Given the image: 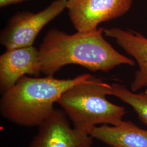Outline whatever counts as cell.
<instances>
[{"mask_svg": "<svg viewBox=\"0 0 147 147\" xmlns=\"http://www.w3.org/2000/svg\"><path fill=\"white\" fill-rule=\"evenodd\" d=\"M89 135L110 147H147V130L130 121H122L116 125L95 126Z\"/></svg>", "mask_w": 147, "mask_h": 147, "instance_id": "9", "label": "cell"}, {"mask_svg": "<svg viewBox=\"0 0 147 147\" xmlns=\"http://www.w3.org/2000/svg\"><path fill=\"white\" fill-rule=\"evenodd\" d=\"M146 93H147V88H146V91H145Z\"/></svg>", "mask_w": 147, "mask_h": 147, "instance_id": "12", "label": "cell"}, {"mask_svg": "<svg viewBox=\"0 0 147 147\" xmlns=\"http://www.w3.org/2000/svg\"><path fill=\"white\" fill-rule=\"evenodd\" d=\"M104 30L73 34L56 28L49 30L38 49L41 73L53 76L68 64L106 73L123 64L134 65L132 59L118 53L105 40Z\"/></svg>", "mask_w": 147, "mask_h": 147, "instance_id": "1", "label": "cell"}, {"mask_svg": "<svg viewBox=\"0 0 147 147\" xmlns=\"http://www.w3.org/2000/svg\"><path fill=\"white\" fill-rule=\"evenodd\" d=\"M111 95H114L130 105L141 121L147 125V93H136L119 84H111Z\"/></svg>", "mask_w": 147, "mask_h": 147, "instance_id": "10", "label": "cell"}, {"mask_svg": "<svg viewBox=\"0 0 147 147\" xmlns=\"http://www.w3.org/2000/svg\"><path fill=\"white\" fill-rule=\"evenodd\" d=\"M133 0H68L66 9L77 32L97 30L101 22L110 21L129 11Z\"/></svg>", "mask_w": 147, "mask_h": 147, "instance_id": "5", "label": "cell"}, {"mask_svg": "<svg viewBox=\"0 0 147 147\" xmlns=\"http://www.w3.org/2000/svg\"><path fill=\"white\" fill-rule=\"evenodd\" d=\"M67 1L55 0L37 13L28 11L17 12L1 32V44L6 50L32 46L42 28L66 9Z\"/></svg>", "mask_w": 147, "mask_h": 147, "instance_id": "4", "label": "cell"}, {"mask_svg": "<svg viewBox=\"0 0 147 147\" xmlns=\"http://www.w3.org/2000/svg\"><path fill=\"white\" fill-rule=\"evenodd\" d=\"M39 127L29 147H91L93 137L71 127L63 110L55 109Z\"/></svg>", "mask_w": 147, "mask_h": 147, "instance_id": "6", "label": "cell"}, {"mask_svg": "<svg viewBox=\"0 0 147 147\" xmlns=\"http://www.w3.org/2000/svg\"><path fill=\"white\" fill-rule=\"evenodd\" d=\"M104 33L105 36L115 39L116 43L136 61L138 69L132 81V91L147 88V37L135 31L117 27L104 28Z\"/></svg>", "mask_w": 147, "mask_h": 147, "instance_id": "8", "label": "cell"}, {"mask_svg": "<svg viewBox=\"0 0 147 147\" xmlns=\"http://www.w3.org/2000/svg\"><path fill=\"white\" fill-rule=\"evenodd\" d=\"M92 77L88 74L69 79L24 75L2 93L1 114L19 126H39L53 114L55 110L53 104L65 90Z\"/></svg>", "mask_w": 147, "mask_h": 147, "instance_id": "2", "label": "cell"}, {"mask_svg": "<svg viewBox=\"0 0 147 147\" xmlns=\"http://www.w3.org/2000/svg\"><path fill=\"white\" fill-rule=\"evenodd\" d=\"M28 0H0V7L3 8L8 5H16Z\"/></svg>", "mask_w": 147, "mask_h": 147, "instance_id": "11", "label": "cell"}, {"mask_svg": "<svg viewBox=\"0 0 147 147\" xmlns=\"http://www.w3.org/2000/svg\"><path fill=\"white\" fill-rule=\"evenodd\" d=\"M111 84L92 77L65 90L57 103L75 129L89 135L99 124H118L127 113L124 107L107 100L106 95H111Z\"/></svg>", "mask_w": 147, "mask_h": 147, "instance_id": "3", "label": "cell"}, {"mask_svg": "<svg viewBox=\"0 0 147 147\" xmlns=\"http://www.w3.org/2000/svg\"><path fill=\"white\" fill-rule=\"evenodd\" d=\"M41 73L39 50L33 45L6 50L0 56V89L4 92L26 75Z\"/></svg>", "mask_w": 147, "mask_h": 147, "instance_id": "7", "label": "cell"}]
</instances>
